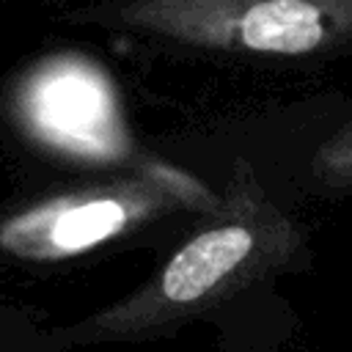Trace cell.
<instances>
[{
	"label": "cell",
	"mask_w": 352,
	"mask_h": 352,
	"mask_svg": "<svg viewBox=\"0 0 352 352\" xmlns=\"http://www.w3.org/2000/svg\"><path fill=\"white\" fill-rule=\"evenodd\" d=\"M236 182L220 223L184 242L135 294L77 324L72 338H140L170 330L289 261L300 242L297 226L264 198L256 182Z\"/></svg>",
	"instance_id": "cell-1"
},
{
	"label": "cell",
	"mask_w": 352,
	"mask_h": 352,
	"mask_svg": "<svg viewBox=\"0 0 352 352\" xmlns=\"http://www.w3.org/2000/svg\"><path fill=\"white\" fill-rule=\"evenodd\" d=\"M314 176L327 187H352V121L319 146Z\"/></svg>",
	"instance_id": "cell-4"
},
{
	"label": "cell",
	"mask_w": 352,
	"mask_h": 352,
	"mask_svg": "<svg viewBox=\"0 0 352 352\" xmlns=\"http://www.w3.org/2000/svg\"><path fill=\"white\" fill-rule=\"evenodd\" d=\"M206 204V192L170 168L140 170L28 206L0 223V248L25 261H63L126 234L162 212Z\"/></svg>",
	"instance_id": "cell-3"
},
{
	"label": "cell",
	"mask_w": 352,
	"mask_h": 352,
	"mask_svg": "<svg viewBox=\"0 0 352 352\" xmlns=\"http://www.w3.org/2000/svg\"><path fill=\"white\" fill-rule=\"evenodd\" d=\"M69 19L248 55L294 58L352 38V0H135L80 8Z\"/></svg>",
	"instance_id": "cell-2"
}]
</instances>
